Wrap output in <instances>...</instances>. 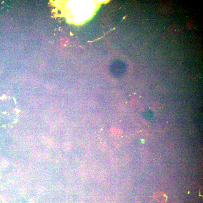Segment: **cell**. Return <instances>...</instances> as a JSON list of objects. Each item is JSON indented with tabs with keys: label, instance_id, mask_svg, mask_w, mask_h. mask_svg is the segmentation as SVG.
<instances>
[{
	"label": "cell",
	"instance_id": "obj_1",
	"mask_svg": "<svg viewBox=\"0 0 203 203\" xmlns=\"http://www.w3.org/2000/svg\"><path fill=\"white\" fill-rule=\"evenodd\" d=\"M153 198L156 201L161 203H165L167 200V196L166 194L161 192L156 193Z\"/></svg>",
	"mask_w": 203,
	"mask_h": 203
}]
</instances>
